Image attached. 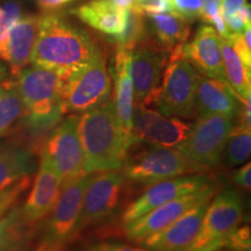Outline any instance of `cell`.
Listing matches in <instances>:
<instances>
[{"label":"cell","instance_id":"obj_1","mask_svg":"<svg viewBox=\"0 0 251 251\" xmlns=\"http://www.w3.org/2000/svg\"><path fill=\"white\" fill-rule=\"evenodd\" d=\"M78 134L86 175L121 170L131 144L111 100L78 117Z\"/></svg>","mask_w":251,"mask_h":251},{"label":"cell","instance_id":"obj_2","mask_svg":"<svg viewBox=\"0 0 251 251\" xmlns=\"http://www.w3.org/2000/svg\"><path fill=\"white\" fill-rule=\"evenodd\" d=\"M99 52L85 30L56 14L40 15V27L30 63L52 70L72 72Z\"/></svg>","mask_w":251,"mask_h":251},{"label":"cell","instance_id":"obj_3","mask_svg":"<svg viewBox=\"0 0 251 251\" xmlns=\"http://www.w3.org/2000/svg\"><path fill=\"white\" fill-rule=\"evenodd\" d=\"M70 74L33 64L15 78L26 109L23 120L31 134L54 129L62 120L63 87Z\"/></svg>","mask_w":251,"mask_h":251},{"label":"cell","instance_id":"obj_4","mask_svg":"<svg viewBox=\"0 0 251 251\" xmlns=\"http://www.w3.org/2000/svg\"><path fill=\"white\" fill-rule=\"evenodd\" d=\"M112 83L101 52L92 61L69 75L62 93L64 114H80L99 107L109 100Z\"/></svg>","mask_w":251,"mask_h":251},{"label":"cell","instance_id":"obj_5","mask_svg":"<svg viewBox=\"0 0 251 251\" xmlns=\"http://www.w3.org/2000/svg\"><path fill=\"white\" fill-rule=\"evenodd\" d=\"M121 170L126 180L147 186L198 172L179 148L156 146H150L131 155L127 153Z\"/></svg>","mask_w":251,"mask_h":251},{"label":"cell","instance_id":"obj_6","mask_svg":"<svg viewBox=\"0 0 251 251\" xmlns=\"http://www.w3.org/2000/svg\"><path fill=\"white\" fill-rule=\"evenodd\" d=\"M243 219V201L240 193L227 188L209 201L199 233L186 251H218L226 238Z\"/></svg>","mask_w":251,"mask_h":251},{"label":"cell","instance_id":"obj_7","mask_svg":"<svg viewBox=\"0 0 251 251\" xmlns=\"http://www.w3.org/2000/svg\"><path fill=\"white\" fill-rule=\"evenodd\" d=\"M234 124V119L222 115L198 117L186 141L179 147L198 172L214 169L221 163Z\"/></svg>","mask_w":251,"mask_h":251},{"label":"cell","instance_id":"obj_8","mask_svg":"<svg viewBox=\"0 0 251 251\" xmlns=\"http://www.w3.org/2000/svg\"><path fill=\"white\" fill-rule=\"evenodd\" d=\"M200 74L186 59H171L163 75L155 105L166 117H194V100Z\"/></svg>","mask_w":251,"mask_h":251},{"label":"cell","instance_id":"obj_9","mask_svg":"<svg viewBox=\"0 0 251 251\" xmlns=\"http://www.w3.org/2000/svg\"><path fill=\"white\" fill-rule=\"evenodd\" d=\"M78 117L79 115L70 114L59 121L42 150L61 177L62 185L86 175L78 134Z\"/></svg>","mask_w":251,"mask_h":251},{"label":"cell","instance_id":"obj_10","mask_svg":"<svg viewBox=\"0 0 251 251\" xmlns=\"http://www.w3.org/2000/svg\"><path fill=\"white\" fill-rule=\"evenodd\" d=\"M125 177L120 170L92 174L84 193L79 231L112 218L122 199Z\"/></svg>","mask_w":251,"mask_h":251},{"label":"cell","instance_id":"obj_11","mask_svg":"<svg viewBox=\"0 0 251 251\" xmlns=\"http://www.w3.org/2000/svg\"><path fill=\"white\" fill-rule=\"evenodd\" d=\"M168 59V50L157 46L148 37L133 49L131 79L134 103L147 107L155 105Z\"/></svg>","mask_w":251,"mask_h":251},{"label":"cell","instance_id":"obj_12","mask_svg":"<svg viewBox=\"0 0 251 251\" xmlns=\"http://www.w3.org/2000/svg\"><path fill=\"white\" fill-rule=\"evenodd\" d=\"M192 126V122L177 117H166L147 106L136 105L134 108L133 135L136 143L146 142L163 148H179L186 141Z\"/></svg>","mask_w":251,"mask_h":251},{"label":"cell","instance_id":"obj_13","mask_svg":"<svg viewBox=\"0 0 251 251\" xmlns=\"http://www.w3.org/2000/svg\"><path fill=\"white\" fill-rule=\"evenodd\" d=\"M92 175H85L62 185L57 201L46 225V240L67 246L79 233L84 193Z\"/></svg>","mask_w":251,"mask_h":251},{"label":"cell","instance_id":"obj_14","mask_svg":"<svg viewBox=\"0 0 251 251\" xmlns=\"http://www.w3.org/2000/svg\"><path fill=\"white\" fill-rule=\"evenodd\" d=\"M213 185H215L214 181L208 176L193 174L170 178L150 185L143 194H141L126 208L122 215V226L126 227L133 224L151 209L171 201L176 198L205 190Z\"/></svg>","mask_w":251,"mask_h":251},{"label":"cell","instance_id":"obj_15","mask_svg":"<svg viewBox=\"0 0 251 251\" xmlns=\"http://www.w3.org/2000/svg\"><path fill=\"white\" fill-rule=\"evenodd\" d=\"M186 59L202 76L225 80L221 55V37L211 25H205L197 30L190 43L175 47L171 50V59Z\"/></svg>","mask_w":251,"mask_h":251},{"label":"cell","instance_id":"obj_16","mask_svg":"<svg viewBox=\"0 0 251 251\" xmlns=\"http://www.w3.org/2000/svg\"><path fill=\"white\" fill-rule=\"evenodd\" d=\"M216 186H209L205 190L186 194L163 203L151 211L144 214L142 218L137 219L133 224L126 226V235L134 242H139L150 235L158 233L180 218L184 213L191 209L203 200L211 199L215 196Z\"/></svg>","mask_w":251,"mask_h":251},{"label":"cell","instance_id":"obj_17","mask_svg":"<svg viewBox=\"0 0 251 251\" xmlns=\"http://www.w3.org/2000/svg\"><path fill=\"white\" fill-rule=\"evenodd\" d=\"M211 199L198 203L169 227L143 238L137 243L151 251H186L199 233L203 215Z\"/></svg>","mask_w":251,"mask_h":251},{"label":"cell","instance_id":"obj_18","mask_svg":"<svg viewBox=\"0 0 251 251\" xmlns=\"http://www.w3.org/2000/svg\"><path fill=\"white\" fill-rule=\"evenodd\" d=\"M62 188V179L46 153L41 152L40 166L33 187L21 207L24 218L31 225L45 219L54 208Z\"/></svg>","mask_w":251,"mask_h":251},{"label":"cell","instance_id":"obj_19","mask_svg":"<svg viewBox=\"0 0 251 251\" xmlns=\"http://www.w3.org/2000/svg\"><path fill=\"white\" fill-rule=\"evenodd\" d=\"M114 94L113 106L117 113L118 120L124 133L129 140L131 146L135 144L133 135V114H134V90L131 79V50L117 48L114 57Z\"/></svg>","mask_w":251,"mask_h":251},{"label":"cell","instance_id":"obj_20","mask_svg":"<svg viewBox=\"0 0 251 251\" xmlns=\"http://www.w3.org/2000/svg\"><path fill=\"white\" fill-rule=\"evenodd\" d=\"M240 99L227 81L200 75L198 81L194 117L222 115L236 120Z\"/></svg>","mask_w":251,"mask_h":251},{"label":"cell","instance_id":"obj_21","mask_svg":"<svg viewBox=\"0 0 251 251\" xmlns=\"http://www.w3.org/2000/svg\"><path fill=\"white\" fill-rule=\"evenodd\" d=\"M40 15H26L14 24L9 33L8 58L9 70L13 78L29 65L39 34Z\"/></svg>","mask_w":251,"mask_h":251},{"label":"cell","instance_id":"obj_22","mask_svg":"<svg viewBox=\"0 0 251 251\" xmlns=\"http://www.w3.org/2000/svg\"><path fill=\"white\" fill-rule=\"evenodd\" d=\"M72 13L90 27L113 37L124 30L128 9L119 7L112 0H93Z\"/></svg>","mask_w":251,"mask_h":251},{"label":"cell","instance_id":"obj_23","mask_svg":"<svg viewBox=\"0 0 251 251\" xmlns=\"http://www.w3.org/2000/svg\"><path fill=\"white\" fill-rule=\"evenodd\" d=\"M34 152L17 143H0V191L35 172Z\"/></svg>","mask_w":251,"mask_h":251},{"label":"cell","instance_id":"obj_24","mask_svg":"<svg viewBox=\"0 0 251 251\" xmlns=\"http://www.w3.org/2000/svg\"><path fill=\"white\" fill-rule=\"evenodd\" d=\"M35 235V225L24 218L20 206L0 220V251H30Z\"/></svg>","mask_w":251,"mask_h":251},{"label":"cell","instance_id":"obj_25","mask_svg":"<svg viewBox=\"0 0 251 251\" xmlns=\"http://www.w3.org/2000/svg\"><path fill=\"white\" fill-rule=\"evenodd\" d=\"M152 25L155 35L161 46L168 51L184 45L191 35V21L174 13L147 15Z\"/></svg>","mask_w":251,"mask_h":251},{"label":"cell","instance_id":"obj_26","mask_svg":"<svg viewBox=\"0 0 251 251\" xmlns=\"http://www.w3.org/2000/svg\"><path fill=\"white\" fill-rule=\"evenodd\" d=\"M221 55L228 85L234 90L240 100L251 97V69L244 65L230 41L224 37H221Z\"/></svg>","mask_w":251,"mask_h":251},{"label":"cell","instance_id":"obj_27","mask_svg":"<svg viewBox=\"0 0 251 251\" xmlns=\"http://www.w3.org/2000/svg\"><path fill=\"white\" fill-rule=\"evenodd\" d=\"M25 105L15 80L0 84V137L5 136L18 121L25 117Z\"/></svg>","mask_w":251,"mask_h":251},{"label":"cell","instance_id":"obj_28","mask_svg":"<svg viewBox=\"0 0 251 251\" xmlns=\"http://www.w3.org/2000/svg\"><path fill=\"white\" fill-rule=\"evenodd\" d=\"M251 153V129L235 125L231 128L226 142L224 155L226 163L229 166L244 164Z\"/></svg>","mask_w":251,"mask_h":251},{"label":"cell","instance_id":"obj_29","mask_svg":"<svg viewBox=\"0 0 251 251\" xmlns=\"http://www.w3.org/2000/svg\"><path fill=\"white\" fill-rule=\"evenodd\" d=\"M146 15L141 14L140 12L135 11L133 8L128 9L127 20L124 30L117 36H113V42L117 47L131 50L136 47L139 43L142 42L144 39H147V28L146 21H144Z\"/></svg>","mask_w":251,"mask_h":251},{"label":"cell","instance_id":"obj_30","mask_svg":"<svg viewBox=\"0 0 251 251\" xmlns=\"http://www.w3.org/2000/svg\"><path fill=\"white\" fill-rule=\"evenodd\" d=\"M20 19V7L15 2H7L0 14V59L7 62L9 33L12 27Z\"/></svg>","mask_w":251,"mask_h":251},{"label":"cell","instance_id":"obj_31","mask_svg":"<svg viewBox=\"0 0 251 251\" xmlns=\"http://www.w3.org/2000/svg\"><path fill=\"white\" fill-rule=\"evenodd\" d=\"M30 183V177H26L18 181L17 184L0 191V220L4 218L14 206L18 205L19 200L29 188Z\"/></svg>","mask_w":251,"mask_h":251},{"label":"cell","instance_id":"obj_32","mask_svg":"<svg viewBox=\"0 0 251 251\" xmlns=\"http://www.w3.org/2000/svg\"><path fill=\"white\" fill-rule=\"evenodd\" d=\"M225 247L233 251H251V229L249 226H237L226 238Z\"/></svg>","mask_w":251,"mask_h":251},{"label":"cell","instance_id":"obj_33","mask_svg":"<svg viewBox=\"0 0 251 251\" xmlns=\"http://www.w3.org/2000/svg\"><path fill=\"white\" fill-rule=\"evenodd\" d=\"M170 2L174 13L190 21L200 18L203 7L202 0H170Z\"/></svg>","mask_w":251,"mask_h":251},{"label":"cell","instance_id":"obj_34","mask_svg":"<svg viewBox=\"0 0 251 251\" xmlns=\"http://www.w3.org/2000/svg\"><path fill=\"white\" fill-rule=\"evenodd\" d=\"M131 8L143 15L171 13L172 12L170 0H135Z\"/></svg>","mask_w":251,"mask_h":251},{"label":"cell","instance_id":"obj_35","mask_svg":"<svg viewBox=\"0 0 251 251\" xmlns=\"http://www.w3.org/2000/svg\"><path fill=\"white\" fill-rule=\"evenodd\" d=\"M83 251H151L143 247H133L120 242H97L86 247Z\"/></svg>","mask_w":251,"mask_h":251},{"label":"cell","instance_id":"obj_36","mask_svg":"<svg viewBox=\"0 0 251 251\" xmlns=\"http://www.w3.org/2000/svg\"><path fill=\"white\" fill-rule=\"evenodd\" d=\"M203 7L200 19L203 23L212 25L213 20L221 15V0H202Z\"/></svg>","mask_w":251,"mask_h":251},{"label":"cell","instance_id":"obj_37","mask_svg":"<svg viewBox=\"0 0 251 251\" xmlns=\"http://www.w3.org/2000/svg\"><path fill=\"white\" fill-rule=\"evenodd\" d=\"M233 180L238 186L250 190L251 187V163L248 162L247 164L241 166L240 169L234 171Z\"/></svg>","mask_w":251,"mask_h":251},{"label":"cell","instance_id":"obj_38","mask_svg":"<svg viewBox=\"0 0 251 251\" xmlns=\"http://www.w3.org/2000/svg\"><path fill=\"white\" fill-rule=\"evenodd\" d=\"M246 0H221V13L222 17H230L236 14L238 9L246 5Z\"/></svg>","mask_w":251,"mask_h":251},{"label":"cell","instance_id":"obj_39","mask_svg":"<svg viewBox=\"0 0 251 251\" xmlns=\"http://www.w3.org/2000/svg\"><path fill=\"white\" fill-rule=\"evenodd\" d=\"M224 20H225L226 26H227L228 30L230 31V33H242V31L246 29V27L248 26V25L244 24L236 14L230 15V17H226L224 18Z\"/></svg>","mask_w":251,"mask_h":251},{"label":"cell","instance_id":"obj_40","mask_svg":"<svg viewBox=\"0 0 251 251\" xmlns=\"http://www.w3.org/2000/svg\"><path fill=\"white\" fill-rule=\"evenodd\" d=\"M34 251H67V246L42 238Z\"/></svg>","mask_w":251,"mask_h":251},{"label":"cell","instance_id":"obj_41","mask_svg":"<svg viewBox=\"0 0 251 251\" xmlns=\"http://www.w3.org/2000/svg\"><path fill=\"white\" fill-rule=\"evenodd\" d=\"M36 1L41 8L49 11V9L62 7L63 5H65L69 1H72V0H36Z\"/></svg>","mask_w":251,"mask_h":251},{"label":"cell","instance_id":"obj_42","mask_svg":"<svg viewBox=\"0 0 251 251\" xmlns=\"http://www.w3.org/2000/svg\"><path fill=\"white\" fill-rule=\"evenodd\" d=\"M236 15L238 18L241 19V20L243 21L244 24L248 25V26H250L251 25V8H250V4H247L243 5L242 7L238 9V12L236 13Z\"/></svg>","mask_w":251,"mask_h":251},{"label":"cell","instance_id":"obj_43","mask_svg":"<svg viewBox=\"0 0 251 251\" xmlns=\"http://www.w3.org/2000/svg\"><path fill=\"white\" fill-rule=\"evenodd\" d=\"M115 5H118L119 7L124 9H129L133 7L135 0H112Z\"/></svg>","mask_w":251,"mask_h":251},{"label":"cell","instance_id":"obj_44","mask_svg":"<svg viewBox=\"0 0 251 251\" xmlns=\"http://www.w3.org/2000/svg\"><path fill=\"white\" fill-rule=\"evenodd\" d=\"M6 79H7V70H6L5 65L0 62V84Z\"/></svg>","mask_w":251,"mask_h":251},{"label":"cell","instance_id":"obj_45","mask_svg":"<svg viewBox=\"0 0 251 251\" xmlns=\"http://www.w3.org/2000/svg\"><path fill=\"white\" fill-rule=\"evenodd\" d=\"M218 251H220V250H218ZM221 251H233V250H221Z\"/></svg>","mask_w":251,"mask_h":251},{"label":"cell","instance_id":"obj_46","mask_svg":"<svg viewBox=\"0 0 251 251\" xmlns=\"http://www.w3.org/2000/svg\"><path fill=\"white\" fill-rule=\"evenodd\" d=\"M0 14H1V8H0Z\"/></svg>","mask_w":251,"mask_h":251}]
</instances>
